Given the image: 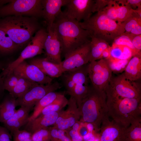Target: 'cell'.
I'll return each instance as SVG.
<instances>
[{"mask_svg":"<svg viewBox=\"0 0 141 141\" xmlns=\"http://www.w3.org/2000/svg\"><path fill=\"white\" fill-rule=\"evenodd\" d=\"M113 43L117 45L124 46L128 47L132 51L133 57L137 56L141 58V54L137 52L130 39L127 35L123 34L119 36L114 40Z\"/></svg>","mask_w":141,"mask_h":141,"instance_id":"cell-34","label":"cell"},{"mask_svg":"<svg viewBox=\"0 0 141 141\" xmlns=\"http://www.w3.org/2000/svg\"><path fill=\"white\" fill-rule=\"evenodd\" d=\"M124 72L129 80L136 81L141 78V58L132 57L129 61Z\"/></svg>","mask_w":141,"mask_h":141,"instance_id":"cell-23","label":"cell"},{"mask_svg":"<svg viewBox=\"0 0 141 141\" xmlns=\"http://www.w3.org/2000/svg\"><path fill=\"white\" fill-rule=\"evenodd\" d=\"M69 0H41L43 7L42 17L45 20L47 27L54 23L62 11L61 7L66 6Z\"/></svg>","mask_w":141,"mask_h":141,"instance_id":"cell-18","label":"cell"},{"mask_svg":"<svg viewBox=\"0 0 141 141\" xmlns=\"http://www.w3.org/2000/svg\"><path fill=\"white\" fill-rule=\"evenodd\" d=\"M78 108L81 115L79 120L92 124L97 132L99 131L102 121L108 115L105 92L97 90L91 85Z\"/></svg>","mask_w":141,"mask_h":141,"instance_id":"cell-3","label":"cell"},{"mask_svg":"<svg viewBox=\"0 0 141 141\" xmlns=\"http://www.w3.org/2000/svg\"><path fill=\"white\" fill-rule=\"evenodd\" d=\"M47 34V31L44 28H41L38 30L19 56L3 70L1 74V77L4 78L12 73L16 67L26 59L42 54Z\"/></svg>","mask_w":141,"mask_h":141,"instance_id":"cell-8","label":"cell"},{"mask_svg":"<svg viewBox=\"0 0 141 141\" xmlns=\"http://www.w3.org/2000/svg\"><path fill=\"white\" fill-rule=\"evenodd\" d=\"M38 84L20 77L15 86L9 92V94L16 99L23 95L31 87Z\"/></svg>","mask_w":141,"mask_h":141,"instance_id":"cell-27","label":"cell"},{"mask_svg":"<svg viewBox=\"0 0 141 141\" xmlns=\"http://www.w3.org/2000/svg\"><path fill=\"white\" fill-rule=\"evenodd\" d=\"M20 77L13 72L6 76L3 79L4 89L9 92L16 84Z\"/></svg>","mask_w":141,"mask_h":141,"instance_id":"cell-36","label":"cell"},{"mask_svg":"<svg viewBox=\"0 0 141 141\" xmlns=\"http://www.w3.org/2000/svg\"><path fill=\"white\" fill-rule=\"evenodd\" d=\"M126 128L113 120H111L108 115L104 118L101 124L99 140L125 141Z\"/></svg>","mask_w":141,"mask_h":141,"instance_id":"cell-17","label":"cell"},{"mask_svg":"<svg viewBox=\"0 0 141 141\" xmlns=\"http://www.w3.org/2000/svg\"><path fill=\"white\" fill-rule=\"evenodd\" d=\"M87 64L75 70L64 72L61 76L62 86L65 88L66 93L75 99L78 108L87 94L90 86Z\"/></svg>","mask_w":141,"mask_h":141,"instance_id":"cell-6","label":"cell"},{"mask_svg":"<svg viewBox=\"0 0 141 141\" xmlns=\"http://www.w3.org/2000/svg\"><path fill=\"white\" fill-rule=\"evenodd\" d=\"M116 10L117 22L121 23L131 17L133 13V9L126 3L124 5H120L117 2Z\"/></svg>","mask_w":141,"mask_h":141,"instance_id":"cell-31","label":"cell"},{"mask_svg":"<svg viewBox=\"0 0 141 141\" xmlns=\"http://www.w3.org/2000/svg\"><path fill=\"white\" fill-rule=\"evenodd\" d=\"M94 0H69L63 12L67 17L79 22L88 20L93 13Z\"/></svg>","mask_w":141,"mask_h":141,"instance_id":"cell-14","label":"cell"},{"mask_svg":"<svg viewBox=\"0 0 141 141\" xmlns=\"http://www.w3.org/2000/svg\"><path fill=\"white\" fill-rule=\"evenodd\" d=\"M62 93L55 91L50 92L44 96L36 104L32 114L29 117L28 122L38 117L43 109L56 99Z\"/></svg>","mask_w":141,"mask_h":141,"instance_id":"cell-24","label":"cell"},{"mask_svg":"<svg viewBox=\"0 0 141 141\" xmlns=\"http://www.w3.org/2000/svg\"><path fill=\"white\" fill-rule=\"evenodd\" d=\"M67 109L60 111L54 127L65 131L71 128L74 123L79 120L81 117L76 101L71 96L69 100Z\"/></svg>","mask_w":141,"mask_h":141,"instance_id":"cell-16","label":"cell"},{"mask_svg":"<svg viewBox=\"0 0 141 141\" xmlns=\"http://www.w3.org/2000/svg\"><path fill=\"white\" fill-rule=\"evenodd\" d=\"M125 141H141V117L133 121L127 128Z\"/></svg>","mask_w":141,"mask_h":141,"instance_id":"cell-26","label":"cell"},{"mask_svg":"<svg viewBox=\"0 0 141 141\" xmlns=\"http://www.w3.org/2000/svg\"><path fill=\"white\" fill-rule=\"evenodd\" d=\"M124 34L128 37L137 52L141 54V34L135 35L131 33Z\"/></svg>","mask_w":141,"mask_h":141,"instance_id":"cell-40","label":"cell"},{"mask_svg":"<svg viewBox=\"0 0 141 141\" xmlns=\"http://www.w3.org/2000/svg\"><path fill=\"white\" fill-rule=\"evenodd\" d=\"M64 131L71 141H83V138L79 134L78 131L71 128Z\"/></svg>","mask_w":141,"mask_h":141,"instance_id":"cell-42","label":"cell"},{"mask_svg":"<svg viewBox=\"0 0 141 141\" xmlns=\"http://www.w3.org/2000/svg\"><path fill=\"white\" fill-rule=\"evenodd\" d=\"M90 42L91 51L89 62L101 59L103 51L110 46L107 42L93 37H91Z\"/></svg>","mask_w":141,"mask_h":141,"instance_id":"cell-25","label":"cell"},{"mask_svg":"<svg viewBox=\"0 0 141 141\" xmlns=\"http://www.w3.org/2000/svg\"><path fill=\"white\" fill-rule=\"evenodd\" d=\"M130 33L135 35L141 34V24L137 25L131 31Z\"/></svg>","mask_w":141,"mask_h":141,"instance_id":"cell-47","label":"cell"},{"mask_svg":"<svg viewBox=\"0 0 141 141\" xmlns=\"http://www.w3.org/2000/svg\"><path fill=\"white\" fill-rule=\"evenodd\" d=\"M107 103L109 117L125 127L141 117V98L107 96Z\"/></svg>","mask_w":141,"mask_h":141,"instance_id":"cell-4","label":"cell"},{"mask_svg":"<svg viewBox=\"0 0 141 141\" xmlns=\"http://www.w3.org/2000/svg\"><path fill=\"white\" fill-rule=\"evenodd\" d=\"M32 109L28 107H20L11 118L3 123L4 127L11 135L14 131L19 129L21 127L28 123L29 113Z\"/></svg>","mask_w":141,"mask_h":141,"instance_id":"cell-19","label":"cell"},{"mask_svg":"<svg viewBox=\"0 0 141 141\" xmlns=\"http://www.w3.org/2000/svg\"><path fill=\"white\" fill-rule=\"evenodd\" d=\"M12 136L7 128L0 125V141H12Z\"/></svg>","mask_w":141,"mask_h":141,"instance_id":"cell-43","label":"cell"},{"mask_svg":"<svg viewBox=\"0 0 141 141\" xmlns=\"http://www.w3.org/2000/svg\"><path fill=\"white\" fill-rule=\"evenodd\" d=\"M62 86L61 84L57 82L46 85H37L16 99V106L32 109L37 103L47 94L55 91Z\"/></svg>","mask_w":141,"mask_h":141,"instance_id":"cell-11","label":"cell"},{"mask_svg":"<svg viewBox=\"0 0 141 141\" xmlns=\"http://www.w3.org/2000/svg\"><path fill=\"white\" fill-rule=\"evenodd\" d=\"M112 72L121 73L124 71L130 60H122L112 58L106 59Z\"/></svg>","mask_w":141,"mask_h":141,"instance_id":"cell-33","label":"cell"},{"mask_svg":"<svg viewBox=\"0 0 141 141\" xmlns=\"http://www.w3.org/2000/svg\"><path fill=\"white\" fill-rule=\"evenodd\" d=\"M141 90L139 83L128 80L123 73L117 76H112L105 92L107 96L140 98Z\"/></svg>","mask_w":141,"mask_h":141,"instance_id":"cell-9","label":"cell"},{"mask_svg":"<svg viewBox=\"0 0 141 141\" xmlns=\"http://www.w3.org/2000/svg\"><path fill=\"white\" fill-rule=\"evenodd\" d=\"M90 40L64 56V59L61 64L64 73L76 70L90 62L91 51Z\"/></svg>","mask_w":141,"mask_h":141,"instance_id":"cell-12","label":"cell"},{"mask_svg":"<svg viewBox=\"0 0 141 141\" xmlns=\"http://www.w3.org/2000/svg\"><path fill=\"white\" fill-rule=\"evenodd\" d=\"M89 77L95 89L105 92L112 77V72L106 59L92 61L88 64Z\"/></svg>","mask_w":141,"mask_h":141,"instance_id":"cell-10","label":"cell"},{"mask_svg":"<svg viewBox=\"0 0 141 141\" xmlns=\"http://www.w3.org/2000/svg\"><path fill=\"white\" fill-rule=\"evenodd\" d=\"M4 90L3 87V80L0 74V97Z\"/></svg>","mask_w":141,"mask_h":141,"instance_id":"cell-51","label":"cell"},{"mask_svg":"<svg viewBox=\"0 0 141 141\" xmlns=\"http://www.w3.org/2000/svg\"><path fill=\"white\" fill-rule=\"evenodd\" d=\"M78 132L80 136L82 138L89 132L86 123L82 122L78 130Z\"/></svg>","mask_w":141,"mask_h":141,"instance_id":"cell-44","label":"cell"},{"mask_svg":"<svg viewBox=\"0 0 141 141\" xmlns=\"http://www.w3.org/2000/svg\"><path fill=\"white\" fill-rule=\"evenodd\" d=\"M110 0H94L93 13L101 11L108 4Z\"/></svg>","mask_w":141,"mask_h":141,"instance_id":"cell-41","label":"cell"},{"mask_svg":"<svg viewBox=\"0 0 141 141\" xmlns=\"http://www.w3.org/2000/svg\"><path fill=\"white\" fill-rule=\"evenodd\" d=\"M41 0H0V18L22 16L42 17Z\"/></svg>","mask_w":141,"mask_h":141,"instance_id":"cell-7","label":"cell"},{"mask_svg":"<svg viewBox=\"0 0 141 141\" xmlns=\"http://www.w3.org/2000/svg\"><path fill=\"white\" fill-rule=\"evenodd\" d=\"M81 27L89 32L91 37L103 40L108 43L114 41L123 34L124 29L121 23L108 17L102 11L97 12L88 20L79 22Z\"/></svg>","mask_w":141,"mask_h":141,"instance_id":"cell-5","label":"cell"},{"mask_svg":"<svg viewBox=\"0 0 141 141\" xmlns=\"http://www.w3.org/2000/svg\"><path fill=\"white\" fill-rule=\"evenodd\" d=\"M83 141H95L96 137L95 133L89 132L83 137Z\"/></svg>","mask_w":141,"mask_h":141,"instance_id":"cell-46","label":"cell"},{"mask_svg":"<svg viewBox=\"0 0 141 141\" xmlns=\"http://www.w3.org/2000/svg\"><path fill=\"white\" fill-rule=\"evenodd\" d=\"M46 31L47 34L43 49L46 55L45 58L49 61L61 64L62 61L61 44L54 23L47 27Z\"/></svg>","mask_w":141,"mask_h":141,"instance_id":"cell-13","label":"cell"},{"mask_svg":"<svg viewBox=\"0 0 141 141\" xmlns=\"http://www.w3.org/2000/svg\"><path fill=\"white\" fill-rule=\"evenodd\" d=\"M110 47L103 51L101 59H107L110 57Z\"/></svg>","mask_w":141,"mask_h":141,"instance_id":"cell-48","label":"cell"},{"mask_svg":"<svg viewBox=\"0 0 141 141\" xmlns=\"http://www.w3.org/2000/svg\"><path fill=\"white\" fill-rule=\"evenodd\" d=\"M32 133L26 130H18L11 134L13 141H32Z\"/></svg>","mask_w":141,"mask_h":141,"instance_id":"cell-39","label":"cell"},{"mask_svg":"<svg viewBox=\"0 0 141 141\" xmlns=\"http://www.w3.org/2000/svg\"><path fill=\"white\" fill-rule=\"evenodd\" d=\"M110 57L114 58L127 60L130 59L133 57L132 51L128 47L114 43L110 46Z\"/></svg>","mask_w":141,"mask_h":141,"instance_id":"cell-28","label":"cell"},{"mask_svg":"<svg viewBox=\"0 0 141 141\" xmlns=\"http://www.w3.org/2000/svg\"><path fill=\"white\" fill-rule=\"evenodd\" d=\"M127 4L133 9H136L137 8L141 7V0H126Z\"/></svg>","mask_w":141,"mask_h":141,"instance_id":"cell-45","label":"cell"},{"mask_svg":"<svg viewBox=\"0 0 141 141\" xmlns=\"http://www.w3.org/2000/svg\"><path fill=\"white\" fill-rule=\"evenodd\" d=\"M54 24L60 40L64 56L91 39L89 32L83 28L79 22L69 18L62 12Z\"/></svg>","mask_w":141,"mask_h":141,"instance_id":"cell-1","label":"cell"},{"mask_svg":"<svg viewBox=\"0 0 141 141\" xmlns=\"http://www.w3.org/2000/svg\"><path fill=\"white\" fill-rule=\"evenodd\" d=\"M68 102V100L62 94L53 102L44 108L39 115L60 111L62 108L67 105Z\"/></svg>","mask_w":141,"mask_h":141,"instance_id":"cell-30","label":"cell"},{"mask_svg":"<svg viewBox=\"0 0 141 141\" xmlns=\"http://www.w3.org/2000/svg\"><path fill=\"white\" fill-rule=\"evenodd\" d=\"M19 48L11 40L5 32L0 28V54L11 53Z\"/></svg>","mask_w":141,"mask_h":141,"instance_id":"cell-29","label":"cell"},{"mask_svg":"<svg viewBox=\"0 0 141 141\" xmlns=\"http://www.w3.org/2000/svg\"><path fill=\"white\" fill-rule=\"evenodd\" d=\"M16 99L9 94L0 103V122L4 123L14 115L16 110Z\"/></svg>","mask_w":141,"mask_h":141,"instance_id":"cell-22","label":"cell"},{"mask_svg":"<svg viewBox=\"0 0 141 141\" xmlns=\"http://www.w3.org/2000/svg\"><path fill=\"white\" fill-rule=\"evenodd\" d=\"M29 63L36 66L44 74L51 78L60 77L64 73L61 64L49 61L45 58H33L30 60Z\"/></svg>","mask_w":141,"mask_h":141,"instance_id":"cell-21","label":"cell"},{"mask_svg":"<svg viewBox=\"0 0 141 141\" xmlns=\"http://www.w3.org/2000/svg\"><path fill=\"white\" fill-rule=\"evenodd\" d=\"M12 72L20 77L39 85H46L52 83V78L44 74L36 66L28 63L25 61L16 67Z\"/></svg>","mask_w":141,"mask_h":141,"instance_id":"cell-15","label":"cell"},{"mask_svg":"<svg viewBox=\"0 0 141 141\" xmlns=\"http://www.w3.org/2000/svg\"><path fill=\"white\" fill-rule=\"evenodd\" d=\"M116 4V0H110L108 5L102 11L108 17L116 22L117 21Z\"/></svg>","mask_w":141,"mask_h":141,"instance_id":"cell-38","label":"cell"},{"mask_svg":"<svg viewBox=\"0 0 141 141\" xmlns=\"http://www.w3.org/2000/svg\"><path fill=\"white\" fill-rule=\"evenodd\" d=\"M82 122L78 120L75 122L71 128L72 129L78 131L79 127L81 125Z\"/></svg>","mask_w":141,"mask_h":141,"instance_id":"cell-50","label":"cell"},{"mask_svg":"<svg viewBox=\"0 0 141 141\" xmlns=\"http://www.w3.org/2000/svg\"><path fill=\"white\" fill-rule=\"evenodd\" d=\"M32 141H51L49 127L37 130L32 134Z\"/></svg>","mask_w":141,"mask_h":141,"instance_id":"cell-35","label":"cell"},{"mask_svg":"<svg viewBox=\"0 0 141 141\" xmlns=\"http://www.w3.org/2000/svg\"><path fill=\"white\" fill-rule=\"evenodd\" d=\"M0 28L19 48L28 43L40 28L37 19L22 16H11L0 18Z\"/></svg>","mask_w":141,"mask_h":141,"instance_id":"cell-2","label":"cell"},{"mask_svg":"<svg viewBox=\"0 0 141 141\" xmlns=\"http://www.w3.org/2000/svg\"><path fill=\"white\" fill-rule=\"evenodd\" d=\"M2 68V64L0 63V69H2L3 68Z\"/></svg>","mask_w":141,"mask_h":141,"instance_id":"cell-52","label":"cell"},{"mask_svg":"<svg viewBox=\"0 0 141 141\" xmlns=\"http://www.w3.org/2000/svg\"><path fill=\"white\" fill-rule=\"evenodd\" d=\"M51 141H71L64 131L50 127Z\"/></svg>","mask_w":141,"mask_h":141,"instance_id":"cell-37","label":"cell"},{"mask_svg":"<svg viewBox=\"0 0 141 141\" xmlns=\"http://www.w3.org/2000/svg\"><path fill=\"white\" fill-rule=\"evenodd\" d=\"M86 123L89 132L95 133L97 132L95 126L92 124L89 123Z\"/></svg>","mask_w":141,"mask_h":141,"instance_id":"cell-49","label":"cell"},{"mask_svg":"<svg viewBox=\"0 0 141 141\" xmlns=\"http://www.w3.org/2000/svg\"><path fill=\"white\" fill-rule=\"evenodd\" d=\"M121 24L125 30L123 34H128L137 25L141 24V17L134 11L133 9L132 15L121 23Z\"/></svg>","mask_w":141,"mask_h":141,"instance_id":"cell-32","label":"cell"},{"mask_svg":"<svg viewBox=\"0 0 141 141\" xmlns=\"http://www.w3.org/2000/svg\"><path fill=\"white\" fill-rule=\"evenodd\" d=\"M60 111L39 116L28 122L26 125L25 130L32 134L37 130L53 125L56 121Z\"/></svg>","mask_w":141,"mask_h":141,"instance_id":"cell-20","label":"cell"}]
</instances>
